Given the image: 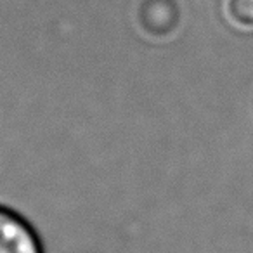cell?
Here are the masks:
<instances>
[{
  "label": "cell",
  "mask_w": 253,
  "mask_h": 253,
  "mask_svg": "<svg viewBox=\"0 0 253 253\" xmlns=\"http://www.w3.org/2000/svg\"><path fill=\"white\" fill-rule=\"evenodd\" d=\"M0 253H45L35 227L4 205H0Z\"/></svg>",
  "instance_id": "6da1fadb"
},
{
  "label": "cell",
  "mask_w": 253,
  "mask_h": 253,
  "mask_svg": "<svg viewBox=\"0 0 253 253\" xmlns=\"http://www.w3.org/2000/svg\"><path fill=\"white\" fill-rule=\"evenodd\" d=\"M225 16L238 28H253V0H225Z\"/></svg>",
  "instance_id": "7a4b0ae2"
}]
</instances>
